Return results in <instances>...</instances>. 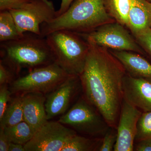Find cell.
Masks as SVG:
<instances>
[{"label":"cell","mask_w":151,"mask_h":151,"mask_svg":"<svg viewBox=\"0 0 151 151\" xmlns=\"http://www.w3.org/2000/svg\"><path fill=\"white\" fill-rule=\"evenodd\" d=\"M23 121L22 96L17 95L8 105L2 117L0 119V126L2 128L12 127Z\"/></svg>","instance_id":"e0dca14e"},{"label":"cell","mask_w":151,"mask_h":151,"mask_svg":"<svg viewBox=\"0 0 151 151\" xmlns=\"http://www.w3.org/2000/svg\"><path fill=\"white\" fill-rule=\"evenodd\" d=\"M102 139L89 138L76 134L72 137L61 151H90L99 149Z\"/></svg>","instance_id":"ffe728a7"},{"label":"cell","mask_w":151,"mask_h":151,"mask_svg":"<svg viewBox=\"0 0 151 151\" xmlns=\"http://www.w3.org/2000/svg\"><path fill=\"white\" fill-rule=\"evenodd\" d=\"M123 97L142 112L151 111V81L126 73L123 84Z\"/></svg>","instance_id":"7c38bea8"},{"label":"cell","mask_w":151,"mask_h":151,"mask_svg":"<svg viewBox=\"0 0 151 151\" xmlns=\"http://www.w3.org/2000/svg\"><path fill=\"white\" fill-rule=\"evenodd\" d=\"M83 36L88 42L104 48L143 53L137 41L130 35L123 25L117 22L102 25L91 32L84 34Z\"/></svg>","instance_id":"52a82bcc"},{"label":"cell","mask_w":151,"mask_h":151,"mask_svg":"<svg viewBox=\"0 0 151 151\" xmlns=\"http://www.w3.org/2000/svg\"><path fill=\"white\" fill-rule=\"evenodd\" d=\"M134 150L151 151V138L137 142L134 146Z\"/></svg>","instance_id":"4316f807"},{"label":"cell","mask_w":151,"mask_h":151,"mask_svg":"<svg viewBox=\"0 0 151 151\" xmlns=\"http://www.w3.org/2000/svg\"><path fill=\"white\" fill-rule=\"evenodd\" d=\"M7 85L4 84L0 86V119L2 117L7 107L8 103L12 94Z\"/></svg>","instance_id":"d4e9b609"},{"label":"cell","mask_w":151,"mask_h":151,"mask_svg":"<svg viewBox=\"0 0 151 151\" xmlns=\"http://www.w3.org/2000/svg\"><path fill=\"white\" fill-rule=\"evenodd\" d=\"M74 1V0H61L59 9L56 11V17L65 12Z\"/></svg>","instance_id":"f1b7e54d"},{"label":"cell","mask_w":151,"mask_h":151,"mask_svg":"<svg viewBox=\"0 0 151 151\" xmlns=\"http://www.w3.org/2000/svg\"><path fill=\"white\" fill-rule=\"evenodd\" d=\"M3 129L11 142L23 145L28 142L35 134L32 128L24 121L12 127Z\"/></svg>","instance_id":"d6986e66"},{"label":"cell","mask_w":151,"mask_h":151,"mask_svg":"<svg viewBox=\"0 0 151 151\" xmlns=\"http://www.w3.org/2000/svg\"><path fill=\"white\" fill-rule=\"evenodd\" d=\"M151 138V111L143 112L137 124L135 142Z\"/></svg>","instance_id":"44dd1931"},{"label":"cell","mask_w":151,"mask_h":151,"mask_svg":"<svg viewBox=\"0 0 151 151\" xmlns=\"http://www.w3.org/2000/svg\"><path fill=\"white\" fill-rule=\"evenodd\" d=\"M134 36L138 44L151 55V29L148 28Z\"/></svg>","instance_id":"cb8c5ba5"},{"label":"cell","mask_w":151,"mask_h":151,"mask_svg":"<svg viewBox=\"0 0 151 151\" xmlns=\"http://www.w3.org/2000/svg\"><path fill=\"white\" fill-rule=\"evenodd\" d=\"M33 0H0V11L19 9Z\"/></svg>","instance_id":"484cf974"},{"label":"cell","mask_w":151,"mask_h":151,"mask_svg":"<svg viewBox=\"0 0 151 151\" xmlns=\"http://www.w3.org/2000/svg\"><path fill=\"white\" fill-rule=\"evenodd\" d=\"M78 33L59 30L45 37L55 62L70 75L79 76L84 68L89 49L88 42Z\"/></svg>","instance_id":"277c9868"},{"label":"cell","mask_w":151,"mask_h":151,"mask_svg":"<svg viewBox=\"0 0 151 151\" xmlns=\"http://www.w3.org/2000/svg\"><path fill=\"white\" fill-rule=\"evenodd\" d=\"M80 79L70 75L57 88L49 94L45 103L47 120L64 114L76 92Z\"/></svg>","instance_id":"8fae6325"},{"label":"cell","mask_w":151,"mask_h":151,"mask_svg":"<svg viewBox=\"0 0 151 151\" xmlns=\"http://www.w3.org/2000/svg\"><path fill=\"white\" fill-rule=\"evenodd\" d=\"M21 95L24 120L35 133L48 121L45 111V94L38 92H29Z\"/></svg>","instance_id":"4fadbf2b"},{"label":"cell","mask_w":151,"mask_h":151,"mask_svg":"<svg viewBox=\"0 0 151 151\" xmlns=\"http://www.w3.org/2000/svg\"><path fill=\"white\" fill-rule=\"evenodd\" d=\"M106 10L117 22L128 27L130 0H104Z\"/></svg>","instance_id":"ac0fdd59"},{"label":"cell","mask_w":151,"mask_h":151,"mask_svg":"<svg viewBox=\"0 0 151 151\" xmlns=\"http://www.w3.org/2000/svg\"><path fill=\"white\" fill-rule=\"evenodd\" d=\"M128 27L134 35L149 27V10L147 0H130Z\"/></svg>","instance_id":"9a60e30c"},{"label":"cell","mask_w":151,"mask_h":151,"mask_svg":"<svg viewBox=\"0 0 151 151\" xmlns=\"http://www.w3.org/2000/svg\"><path fill=\"white\" fill-rule=\"evenodd\" d=\"M147 1L150 2H151V0H147Z\"/></svg>","instance_id":"1f68e13d"},{"label":"cell","mask_w":151,"mask_h":151,"mask_svg":"<svg viewBox=\"0 0 151 151\" xmlns=\"http://www.w3.org/2000/svg\"><path fill=\"white\" fill-rule=\"evenodd\" d=\"M87 42L89 50L78 76L84 97L97 108L110 127L117 129L124 100L126 70L106 49Z\"/></svg>","instance_id":"6da1fadb"},{"label":"cell","mask_w":151,"mask_h":151,"mask_svg":"<svg viewBox=\"0 0 151 151\" xmlns=\"http://www.w3.org/2000/svg\"><path fill=\"white\" fill-rule=\"evenodd\" d=\"M112 17L106 10L104 0H75L67 10L41 26V36L67 30L87 34L102 25L111 22Z\"/></svg>","instance_id":"7a4b0ae2"},{"label":"cell","mask_w":151,"mask_h":151,"mask_svg":"<svg viewBox=\"0 0 151 151\" xmlns=\"http://www.w3.org/2000/svg\"><path fill=\"white\" fill-rule=\"evenodd\" d=\"M143 112L124 99L117 127L114 151L134 150L137 124Z\"/></svg>","instance_id":"30bf717a"},{"label":"cell","mask_w":151,"mask_h":151,"mask_svg":"<svg viewBox=\"0 0 151 151\" xmlns=\"http://www.w3.org/2000/svg\"><path fill=\"white\" fill-rule=\"evenodd\" d=\"M58 122L92 138L103 139L110 126L98 110L84 97L80 98Z\"/></svg>","instance_id":"5b68a950"},{"label":"cell","mask_w":151,"mask_h":151,"mask_svg":"<svg viewBox=\"0 0 151 151\" xmlns=\"http://www.w3.org/2000/svg\"><path fill=\"white\" fill-rule=\"evenodd\" d=\"M148 7L149 10V27L151 29V2L148 1Z\"/></svg>","instance_id":"4dcf8cb0"},{"label":"cell","mask_w":151,"mask_h":151,"mask_svg":"<svg viewBox=\"0 0 151 151\" xmlns=\"http://www.w3.org/2000/svg\"><path fill=\"white\" fill-rule=\"evenodd\" d=\"M117 139V129L109 127L102 139L98 150L100 151H114V147Z\"/></svg>","instance_id":"603a6c76"},{"label":"cell","mask_w":151,"mask_h":151,"mask_svg":"<svg viewBox=\"0 0 151 151\" xmlns=\"http://www.w3.org/2000/svg\"><path fill=\"white\" fill-rule=\"evenodd\" d=\"M70 76L53 62L31 70L24 76L14 80L10 90L12 94L17 95L29 92L49 94Z\"/></svg>","instance_id":"8992f818"},{"label":"cell","mask_w":151,"mask_h":151,"mask_svg":"<svg viewBox=\"0 0 151 151\" xmlns=\"http://www.w3.org/2000/svg\"><path fill=\"white\" fill-rule=\"evenodd\" d=\"M19 72L4 60H0V85L8 84L13 82L14 77Z\"/></svg>","instance_id":"7402d4cb"},{"label":"cell","mask_w":151,"mask_h":151,"mask_svg":"<svg viewBox=\"0 0 151 151\" xmlns=\"http://www.w3.org/2000/svg\"><path fill=\"white\" fill-rule=\"evenodd\" d=\"M111 52L122 63L128 75L151 81V64L140 55L127 51L113 50Z\"/></svg>","instance_id":"5bb4252c"},{"label":"cell","mask_w":151,"mask_h":151,"mask_svg":"<svg viewBox=\"0 0 151 151\" xmlns=\"http://www.w3.org/2000/svg\"><path fill=\"white\" fill-rule=\"evenodd\" d=\"M58 122L47 121L24 145L25 151H61L75 130Z\"/></svg>","instance_id":"9c48e42d"},{"label":"cell","mask_w":151,"mask_h":151,"mask_svg":"<svg viewBox=\"0 0 151 151\" xmlns=\"http://www.w3.org/2000/svg\"><path fill=\"white\" fill-rule=\"evenodd\" d=\"M8 151H25V150L23 145L11 142Z\"/></svg>","instance_id":"f546056e"},{"label":"cell","mask_w":151,"mask_h":151,"mask_svg":"<svg viewBox=\"0 0 151 151\" xmlns=\"http://www.w3.org/2000/svg\"><path fill=\"white\" fill-rule=\"evenodd\" d=\"M24 34H22L19 31L9 11H0V42L18 39Z\"/></svg>","instance_id":"2e32d148"},{"label":"cell","mask_w":151,"mask_h":151,"mask_svg":"<svg viewBox=\"0 0 151 151\" xmlns=\"http://www.w3.org/2000/svg\"><path fill=\"white\" fill-rule=\"evenodd\" d=\"M2 59L19 72L22 68L32 70L55 62L54 55L45 37L30 32L19 38L1 42Z\"/></svg>","instance_id":"3957f363"},{"label":"cell","mask_w":151,"mask_h":151,"mask_svg":"<svg viewBox=\"0 0 151 151\" xmlns=\"http://www.w3.org/2000/svg\"><path fill=\"white\" fill-rule=\"evenodd\" d=\"M9 139L5 133L4 129H0V151H8L10 144Z\"/></svg>","instance_id":"83f0119b"},{"label":"cell","mask_w":151,"mask_h":151,"mask_svg":"<svg viewBox=\"0 0 151 151\" xmlns=\"http://www.w3.org/2000/svg\"><path fill=\"white\" fill-rule=\"evenodd\" d=\"M9 11L22 34L30 32L41 36L42 24L56 16L53 3L50 0H33L20 8Z\"/></svg>","instance_id":"ba28073f"}]
</instances>
